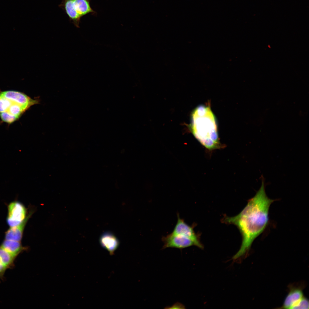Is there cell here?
I'll return each instance as SVG.
<instances>
[{"label": "cell", "mask_w": 309, "mask_h": 309, "mask_svg": "<svg viewBox=\"0 0 309 309\" xmlns=\"http://www.w3.org/2000/svg\"><path fill=\"white\" fill-rule=\"evenodd\" d=\"M261 186L255 195L249 200L245 208L238 215L225 217L223 222L236 225L242 236L240 249L233 257V260L246 256L253 241L262 234L267 226L269 221V211L271 205L275 201L269 198L265 191V179L261 176Z\"/></svg>", "instance_id": "1"}, {"label": "cell", "mask_w": 309, "mask_h": 309, "mask_svg": "<svg viewBox=\"0 0 309 309\" xmlns=\"http://www.w3.org/2000/svg\"><path fill=\"white\" fill-rule=\"evenodd\" d=\"M191 128L195 137L204 146L209 150L219 148L215 116L208 106H199L193 112Z\"/></svg>", "instance_id": "2"}, {"label": "cell", "mask_w": 309, "mask_h": 309, "mask_svg": "<svg viewBox=\"0 0 309 309\" xmlns=\"http://www.w3.org/2000/svg\"><path fill=\"white\" fill-rule=\"evenodd\" d=\"M24 94L15 91L0 92V117L4 122L11 123L19 118L31 106L38 103Z\"/></svg>", "instance_id": "3"}, {"label": "cell", "mask_w": 309, "mask_h": 309, "mask_svg": "<svg viewBox=\"0 0 309 309\" xmlns=\"http://www.w3.org/2000/svg\"><path fill=\"white\" fill-rule=\"evenodd\" d=\"M59 7L64 10L69 20L77 27H79L82 17L94 12L90 6V0H62Z\"/></svg>", "instance_id": "4"}, {"label": "cell", "mask_w": 309, "mask_h": 309, "mask_svg": "<svg viewBox=\"0 0 309 309\" xmlns=\"http://www.w3.org/2000/svg\"><path fill=\"white\" fill-rule=\"evenodd\" d=\"M26 215V209L22 204L18 201L11 202L8 206L7 223L10 227L17 226L24 221Z\"/></svg>", "instance_id": "5"}, {"label": "cell", "mask_w": 309, "mask_h": 309, "mask_svg": "<svg viewBox=\"0 0 309 309\" xmlns=\"http://www.w3.org/2000/svg\"><path fill=\"white\" fill-rule=\"evenodd\" d=\"M305 286L302 282L289 284L288 293L281 308L292 309L304 296L303 290Z\"/></svg>", "instance_id": "6"}, {"label": "cell", "mask_w": 309, "mask_h": 309, "mask_svg": "<svg viewBox=\"0 0 309 309\" xmlns=\"http://www.w3.org/2000/svg\"><path fill=\"white\" fill-rule=\"evenodd\" d=\"M164 243L163 249L175 248L183 249L193 245L195 243L190 239L183 236L171 233L163 236L162 239Z\"/></svg>", "instance_id": "7"}, {"label": "cell", "mask_w": 309, "mask_h": 309, "mask_svg": "<svg viewBox=\"0 0 309 309\" xmlns=\"http://www.w3.org/2000/svg\"><path fill=\"white\" fill-rule=\"evenodd\" d=\"M177 223L171 233L188 238L195 243V246L202 248L203 246L200 242L192 227L189 226L185 222L183 219L180 218L179 214H177Z\"/></svg>", "instance_id": "8"}, {"label": "cell", "mask_w": 309, "mask_h": 309, "mask_svg": "<svg viewBox=\"0 0 309 309\" xmlns=\"http://www.w3.org/2000/svg\"><path fill=\"white\" fill-rule=\"evenodd\" d=\"M101 246L106 250L111 255L114 254L119 245V242L116 237L109 231L104 232L99 239Z\"/></svg>", "instance_id": "9"}, {"label": "cell", "mask_w": 309, "mask_h": 309, "mask_svg": "<svg viewBox=\"0 0 309 309\" xmlns=\"http://www.w3.org/2000/svg\"><path fill=\"white\" fill-rule=\"evenodd\" d=\"M33 213L32 211L30 212L24 221L20 224L10 227L5 233V239L21 241L25 225Z\"/></svg>", "instance_id": "10"}, {"label": "cell", "mask_w": 309, "mask_h": 309, "mask_svg": "<svg viewBox=\"0 0 309 309\" xmlns=\"http://www.w3.org/2000/svg\"><path fill=\"white\" fill-rule=\"evenodd\" d=\"M0 247L16 258L21 252L27 249L22 245L21 241L5 239Z\"/></svg>", "instance_id": "11"}, {"label": "cell", "mask_w": 309, "mask_h": 309, "mask_svg": "<svg viewBox=\"0 0 309 309\" xmlns=\"http://www.w3.org/2000/svg\"><path fill=\"white\" fill-rule=\"evenodd\" d=\"M16 259L12 255L0 247V260L7 269L13 268Z\"/></svg>", "instance_id": "12"}, {"label": "cell", "mask_w": 309, "mask_h": 309, "mask_svg": "<svg viewBox=\"0 0 309 309\" xmlns=\"http://www.w3.org/2000/svg\"><path fill=\"white\" fill-rule=\"evenodd\" d=\"M309 302L308 299L304 296L292 309H308Z\"/></svg>", "instance_id": "13"}, {"label": "cell", "mask_w": 309, "mask_h": 309, "mask_svg": "<svg viewBox=\"0 0 309 309\" xmlns=\"http://www.w3.org/2000/svg\"><path fill=\"white\" fill-rule=\"evenodd\" d=\"M7 269L0 260V281L4 278V275L6 270Z\"/></svg>", "instance_id": "14"}, {"label": "cell", "mask_w": 309, "mask_h": 309, "mask_svg": "<svg viewBox=\"0 0 309 309\" xmlns=\"http://www.w3.org/2000/svg\"><path fill=\"white\" fill-rule=\"evenodd\" d=\"M169 308H185V306L182 304L179 303H177L174 304L172 306L170 307Z\"/></svg>", "instance_id": "15"}]
</instances>
